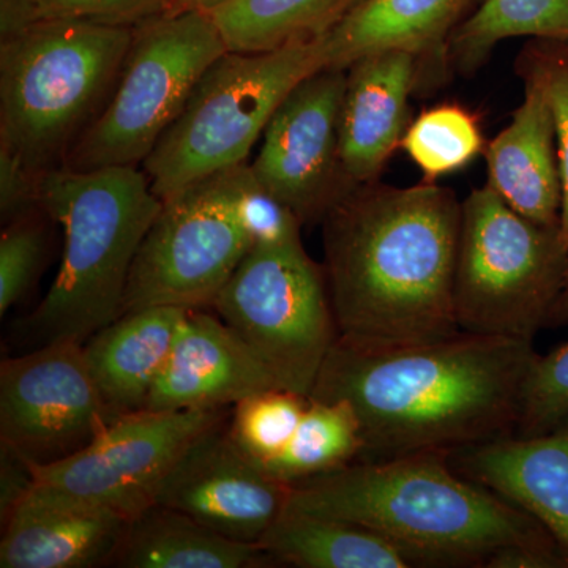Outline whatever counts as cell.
I'll use <instances>...</instances> for the list:
<instances>
[{"instance_id":"cell-28","label":"cell","mask_w":568,"mask_h":568,"mask_svg":"<svg viewBox=\"0 0 568 568\" xmlns=\"http://www.w3.org/2000/svg\"><path fill=\"white\" fill-rule=\"evenodd\" d=\"M308 405V395L268 388L233 406L227 432L239 450L265 473L290 446Z\"/></svg>"},{"instance_id":"cell-9","label":"cell","mask_w":568,"mask_h":568,"mask_svg":"<svg viewBox=\"0 0 568 568\" xmlns=\"http://www.w3.org/2000/svg\"><path fill=\"white\" fill-rule=\"evenodd\" d=\"M246 164L194 182L163 201L134 260L123 313L145 306L212 308L252 252Z\"/></svg>"},{"instance_id":"cell-17","label":"cell","mask_w":568,"mask_h":568,"mask_svg":"<svg viewBox=\"0 0 568 568\" xmlns=\"http://www.w3.org/2000/svg\"><path fill=\"white\" fill-rule=\"evenodd\" d=\"M130 519L37 485L3 523L2 568L110 567Z\"/></svg>"},{"instance_id":"cell-12","label":"cell","mask_w":568,"mask_h":568,"mask_svg":"<svg viewBox=\"0 0 568 568\" xmlns=\"http://www.w3.org/2000/svg\"><path fill=\"white\" fill-rule=\"evenodd\" d=\"M111 418L82 343H48L0 364V446L29 465L78 454Z\"/></svg>"},{"instance_id":"cell-34","label":"cell","mask_w":568,"mask_h":568,"mask_svg":"<svg viewBox=\"0 0 568 568\" xmlns=\"http://www.w3.org/2000/svg\"><path fill=\"white\" fill-rule=\"evenodd\" d=\"M487 568H556L568 567V549L559 541L511 544L496 549L485 559Z\"/></svg>"},{"instance_id":"cell-29","label":"cell","mask_w":568,"mask_h":568,"mask_svg":"<svg viewBox=\"0 0 568 568\" xmlns=\"http://www.w3.org/2000/svg\"><path fill=\"white\" fill-rule=\"evenodd\" d=\"M178 0H0V39L47 21L134 26L174 9Z\"/></svg>"},{"instance_id":"cell-22","label":"cell","mask_w":568,"mask_h":568,"mask_svg":"<svg viewBox=\"0 0 568 568\" xmlns=\"http://www.w3.org/2000/svg\"><path fill=\"white\" fill-rule=\"evenodd\" d=\"M271 562L261 545L224 537L182 511L152 504L130 519L110 567L256 568Z\"/></svg>"},{"instance_id":"cell-20","label":"cell","mask_w":568,"mask_h":568,"mask_svg":"<svg viewBox=\"0 0 568 568\" xmlns=\"http://www.w3.org/2000/svg\"><path fill=\"white\" fill-rule=\"evenodd\" d=\"M476 0H366L325 36L327 69L346 70L362 55L402 50L420 62L422 81H439L455 29ZM420 81V84H422Z\"/></svg>"},{"instance_id":"cell-6","label":"cell","mask_w":568,"mask_h":568,"mask_svg":"<svg viewBox=\"0 0 568 568\" xmlns=\"http://www.w3.org/2000/svg\"><path fill=\"white\" fill-rule=\"evenodd\" d=\"M325 36L275 50L227 51L216 59L141 164L153 193L164 201L245 164L287 93L327 69Z\"/></svg>"},{"instance_id":"cell-5","label":"cell","mask_w":568,"mask_h":568,"mask_svg":"<svg viewBox=\"0 0 568 568\" xmlns=\"http://www.w3.org/2000/svg\"><path fill=\"white\" fill-rule=\"evenodd\" d=\"M132 26L47 21L0 39V145L43 175L70 152L114 91Z\"/></svg>"},{"instance_id":"cell-10","label":"cell","mask_w":568,"mask_h":568,"mask_svg":"<svg viewBox=\"0 0 568 568\" xmlns=\"http://www.w3.org/2000/svg\"><path fill=\"white\" fill-rule=\"evenodd\" d=\"M212 308L280 388L312 395L339 332L324 265L302 241L253 246Z\"/></svg>"},{"instance_id":"cell-27","label":"cell","mask_w":568,"mask_h":568,"mask_svg":"<svg viewBox=\"0 0 568 568\" xmlns=\"http://www.w3.org/2000/svg\"><path fill=\"white\" fill-rule=\"evenodd\" d=\"M480 121L457 103H443L422 111L407 126L402 149L416 164L425 183L458 173L485 152Z\"/></svg>"},{"instance_id":"cell-33","label":"cell","mask_w":568,"mask_h":568,"mask_svg":"<svg viewBox=\"0 0 568 568\" xmlns=\"http://www.w3.org/2000/svg\"><path fill=\"white\" fill-rule=\"evenodd\" d=\"M41 175L33 173L20 156L0 145V216L2 224L13 222L41 207Z\"/></svg>"},{"instance_id":"cell-24","label":"cell","mask_w":568,"mask_h":568,"mask_svg":"<svg viewBox=\"0 0 568 568\" xmlns=\"http://www.w3.org/2000/svg\"><path fill=\"white\" fill-rule=\"evenodd\" d=\"M366 0H230L211 11L230 51H267L334 31Z\"/></svg>"},{"instance_id":"cell-23","label":"cell","mask_w":568,"mask_h":568,"mask_svg":"<svg viewBox=\"0 0 568 568\" xmlns=\"http://www.w3.org/2000/svg\"><path fill=\"white\" fill-rule=\"evenodd\" d=\"M260 545L274 562L301 568L416 567L403 549L375 530L290 507Z\"/></svg>"},{"instance_id":"cell-32","label":"cell","mask_w":568,"mask_h":568,"mask_svg":"<svg viewBox=\"0 0 568 568\" xmlns=\"http://www.w3.org/2000/svg\"><path fill=\"white\" fill-rule=\"evenodd\" d=\"M541 69L547 77L549 95L555 108L556 126H558V152L560 173V216L559 231L568 256V47L567 44H532ZM568 323V271L562 294L552 310L549 325Z\"/></svg>"},{"instance_id":"cell-21","label":"cell","mask_w":568,"mask_h":568,"mask_svg":"<svg viewBox=\"0 0 568 568\" xmlns=\"http://www.w3.org/2000/svg\"><path fill=\"white\" fill-rule=\"evenodd\" d=\"M186 310L145 306L123 313L82 345L93 381L112 417L145 409Z\"/></svg>"},{"instance_id":"cell-30","label":"cell","mask_w":568,"mask_h":568,"mask_svg":"<svg viewBox=\"0 0 568 568\" xmlns=\"http://www.w3.org/2000/svg\"><path fill=\"white\" fill-rule=\"evenodd\" d=\"M52 219L43 207L3 224L0 235V316L26 297L50 252Z\"/></svg>"},{"instance_id":"cell-4","label":"cell","mask_w":568,"mask_h":568,"mask_svg":"<svg viewBox=\"0 0 568 568\" xmlns=\"http://www.w3.org/2000/svg\"><path fill=\"white\" fill-rule=\"evenodd\" d=\"M40 204L61 226L62 261L24 325L39 346L84 345L123 315L134 260L163 201L140 166H62L41 175Z\"/></svg>"},{"instance_id":"cell-14","label":"cell","mask_w":568,"mask_h":568,"mask_svg":"<svg viewBox=\"0 0 568 568\" xmlns=\"http://www.w3.org/2000/svg\"><path fill=\"white\" fill-rule=\"evenodd\" d=\"M291 485L265 474L239 450L227 417L186 450L155 504L182 511L233 540L260 545L290 503Z\"/></svg>"},{"instance_id":"cell-3","label":"cell","mask_w":568,"mask_h":568,"mask_svg":"<svg viewBox=\"0 0 568 568\" xmlns=\"http://www.w3.org/2000/svg\"><path fill=\"white\" fill-rule=\"evenodd\" d=\"M287 507L375 530L414 566L481 567L506 545L556 540L521 508L457 473L450 452L357 459L291 485Z\"/></svg>"},{"instance_id":"cell-26","label":"cell","mask_w":568,"mask_h":568,"mask_svg":"<svg viewBox=\"0 0 568 568\" xmlns=\"http://www.w3.org/2000/svg\"><path fill=\"white\" fill-rule=\"evenodd\" d=\"M362 452L364 437L353 407L345 402H323L310 396L290 446L265 473L293 485L357 462Z\"/></svg>"},{"instance_id":"cell-36","label":"cell","mask_w":568,"mask_h":568,"mask_svg":"<svg viewBox=\"0 0 568 568\" xmlns=\"http://www.w3.org/2000/svg\"><path fill=\"white\" fill-rule=\"evenodd\" d=\"M226 2H230V0H178L174 9L171 11L201 10L211 13L216 7L223 6Z\"/></svg>"},{"instance_id":"cell-2","label":"cell","mask_w":568,"mask_h":568,"mask_svg":"<svg viewBox=\"0 0 568 568\" xmlns=\"http://www.w3.org/2000/svg\"><path fill=\"white\" fill-rule=\"evenodd\" d=\"M321 224L339 338L392 349L458 334L454 282L462 203L454 190L364 183Z\"/></svg>"},{"instance_id":"cell-31","label":"cell","mask_w":568,"mask_h":568,"mask_svg":"<svg viewBox=\"0 0 568 568\" xmlns=\"http://www.w3.org/2000/svg\"><path fill=\"white\" fill-rule=\"evenodd\" d=\"M568 420V343L538 355L523 388L518 435L551 432Z\"/></svg>"},{"instance_id":"cell-11","label":"cell","mask_w":568,"mask_h":568,"mask_svg":"<svg viewBox=\"0 0 568 568\" xmlns=\"http://www.w3.org/2000/svg\"><path fill=\"white\" fill-rule=\"evenodd\" d=\"M224 409L151 410L112 417L78 454L31 466L33 481L133 519L155 504L171 470Z\"/></svg>"},{"instance_id":"cell-8","label":"cell","mask_w":568,"mask_h":568,"mask_svg":"<svg viewBox=\"0 0 568 568\" xmlns=\"http://www.w3.org/2000/svg\"><path fill=\"white\" fill-rule=\"evenodd\" d=\"M227 51L207 11H168L134 26L114 91L63 166H141L205 70Z\"/></svg>"},{"instance_id":"cell-25","label":"cell","mask_w":568,"mask_h":568,"mask_svg":"<svg viewBox=\"0 0 568 568\" xmlns=\"http://www.w3.org/2000/svg\"><path fill=\"white\" fill-rule=\"evenodd\" d=\"M517 37L568 47V0H484L448 39L447 70L474 74L497 44Z\"/></svg>"},{"instance_id":"cell-16","label":"cell","mask_w":568,"mask_h":568,"mask_svg":"<svg viewBox=\"0 0 568 568\" xmlns=\"http://www.w3.org/2000/svg\"><path fill=\"white\" fill-rule=\"evenodd\" d=\"M205 310H186L145 409H224L280 388L248 346Z\"/></svg>"},{"instance_id":"cell-35","label":"cell","mask_w":568,"mask_h":568,"mask_svg":"<svg viewBox=\"0 0 568 568\" xmlns=\"http://www.w3.org/2000/svg\"><path fill=\"white\" fill-rule=\"evenodd\" d=\"M33 487L31 466L9 447L0 446V518L2 525Z\"/></svg>"},{"instance_id":"cell-15","label":"cell","mask_w":568,"mask_h":568,"mask_svg":"<svg viewBox=\"0 0 568 568\" xmlns=\"http://www.w3.org/2000/svg\"><path fill=\"white\" fill-rule=\"evenodd\" d=\"M518 73L525 95L510 123L485 148L487 185L530 222L559 227L558 126L547 77L532 44L523 51Z\"/></svg>"},{"instance_id":"cell-13","label":"cell","mask_w":568,"mask_h":568,"mask_svg":"<svg viewBox=\"0 0 568 568\" xmlns=\"http://www.w3.org/2000/svg\"><path fill=\"white\" fill-rule=\"evenodd\" d=\"M346 70L323 69L287 93L265 126L250 170L302 224L321 223L355 189L339 153Z\"/></svg>"},{"instance_id":"cell-1","label":"cell","mask_w":568,"mask_h":568,"mask_svg":"<svg viewBox=\"0 0 568 568\" xmlns=\"http://www.w3.org/2000/svg\"><path fill=\"white\" fill-rule=\"evenodd\" d=\"M536 357L530 339L462 331L392 349L338 336L310 396L353 407L364 437L358 459L452 454L517 432Z\"/></svg>"},{"instance_id":"cell-18","label":"cell","mask_w":568,"mask_h":568,"mask_svg":"<svg viewBox=\"0 0 568 568\" xmlns=\"http://www.w3.org/2000/svg\"><path fill=\"white\" fill-rule=\"evenodd\" d=\"M416 55L386 50L362 55L346 69L339 112V153L354 185L379 181L409 126V99L420 85Z\"/></svg>"},{"instance_id":"cell-19","label":"cell","mask_w":568,"mask_h":568,"mask_svg":"<svg viewBox=\"0 0 568 568\" xmlns=\"http://www.w3.org/2000/svg\"><path fill=\"white\" fill-rule=\"evenodd\" d=\"M450 465L536 518L568 549V425L458 448Z\"/></svg>"},{"instance_id":"cell-7","label":"cell","mask_w":568,"mask_h":568,"mask_svg":"<svg viewBox=\"0 0 568 568\" xmlns=\"http://www.w3.org/2000/svg\"><path fill=\"white\" fill-rule=\"evenodd\" d=\"M567 271L559 227L530 222L488 185L467 194L454 282L459 331L534 342L549 325Z\"/></svg>"}]
</instances>
